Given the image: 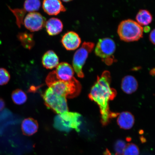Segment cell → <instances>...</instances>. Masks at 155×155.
I'll list each match as a JSON object with an SVG mask.
<instances>
[{"mask_svg": "<svg viewBox=\"0 0 155 155\" xmlns=\"http://www.w3.org/2000/svg\"><path fill=\"white\" fill-rule=\"evenodd\" d=\"M111 77L109 71L103 72L101 77L98 76L97 80L91 89L89 98L95 102L99 107L101 114V122L103 125L109 124L110 120L119 115V114L110 111V101L115 97L117 92L110 87Z\"/></svg>", "mask_w": 155, "mask_h": 155, "instance_id": "cell-1", "label": "cell"}, {"mask_svg": "<svg viewBox=\"0 0 155 155\" xmlns=\"http://www.w3.org/2000/svg\"><path fill=\"white\" fill-rule=\"evenodd\" d=\"M81 115L77 112H67L58 114L54 119V127L58 130L69 132L74 129L79 132L81 124Z\"/></svg>", "mask_w": 155, "mask_h": 155, "instance_id": "cell-2", "label": "cell"}, {"mask_svg": "<svg viewBox=\"0 0 155 155\" xmlns=\"http://www.w3.org/2000/svg\"><path fill=\"white\" fill-rule=\"evenodd\" d=\"M143 32V27L131 19L122 21L118 27L117 33L120 38L126 42L139 40L142 37Z\"/></svg>", "mask_w": 155, "mask_h": 155, "instance_id": "cell-3", "label": "cell"}, {"mask_svg": "<svg viewBox=\"0 0 155 155\" xmlns=\"http://www.w3.org/2000/svg\"><path fill=\"white\" fill-rule=\"evenodd\" d=\"M48 85L56 95L66 98L77 96L81 89L80 83L75 78L68 82L57 81Z\"/></svg>", "mask_w": 155, "mask_h": 155, "instance_id": "cell-4", "label": "cell"}, {"mask_svg": "<svg viewBox=\"0 0 155 155\" xmlns=\"http://www.w3.org/2000/svg\"><path fill=\"white\" fill-rule=\"evenodd\" d=\"M94 46V44L93 42H85L74 55L73 68L77 76L79 78H83L84 77L82 68L86 62L89 54L92 51Z\"/></svg>", "mask_w": 155, "mask_h": 155, "instance_id": "cell-5", "label": "cell"}, {"mask_svg": "<svg viewBox=\"0 0 155 155\" xmlns=\"http://www.w3.org/2000/svg\"><path fill=\"white\" fill-rule=\"evenodd\" d=\"M43 98L46 106L58 114L68 111L67 98L57 95L49 87L45 92Z\"/></svg>", "mask_w": 155, "mask_h": 155, "instance_id": "cell-6", "label": "cell"}, {"mask_svg": "<svg viewBox=\"0 0 155 155\" xmlns=\"http://www.w3.org/2000/svg\"><path fill=\"white\" fill-rule=\"evenodd\" d=\"M74 70L68 63L62 62L56 67L55 71H52L48 75L46 82L47 85L57 81L68 82L74 78Z\"/></svg>", "mask_w": 155, "mask_h": 155, "instance_id": "cell-7", "label": "cell"}, {"mask_svg": "<svg viewBox=\"0 0 155 155\" xmlns=\"http://www.w3.org/2000/svg\"><path fill=\"white\" fill-rule=\"evenodd\" d=\"M116 48L115 42L111 38H105L100 39L96 45L95 53L101 58L106 63H112V55Z\"/></svg>", "mask_w": 155, "mask_h": 155, "instance_id": "cell-8", "label": "cell"}, {"mask_svg": "<svg viewBox=\"0 0 155 155\" xmlns=\"http://www.w3.org/2000/svg\"><path fill=\"white\" fill-rule=\"evenodd\" d=\"M46 19L40 13L33 12L29 13L24 20L25 28L31 32L41 30L45 25Z\"/></svg>", "mask_w": 155, "mask_h": 155, "instance_id": "cell-9", "label": "cell"}, {"mask_svg": "<svg viewBox=\"0 0 155 155\" xmlns=\"http://www.w3.org/2000/svg\"><path fill=\"white\" fill-rule=\"evenodd\" d=\"M61 43L67 50L76 49L80 46L81 39L78 34L73 31L67 33L64 35L61 39Z\"/></svg>", "mask_w": 155, "mask_h": 155, "instance_id": "cell-10", "label": "cell"}, {"mask_svg": "<svg viewBox=\"0 0 155 155\" xmlns=\"http://www.w3.org/2000/svg\"><path fill=\"white\" fill-rule=\"evenodd\" d=\"M44 10L49 15H57L66 10L61 2L58 0H46L43 2Z\"/></svg>", "mask_w": 155, "mask_h": 155, "instance_id": "cell-11", "label": "cell"}, {"mask_svg": "<svg viewBox=\"0 0 155 155\" xmlns=\"http://www.w3.org/2000/svg\"><path fill=\"white\" fill-rule=\"evenodd\" d=\"M134 123V116L130 112H123L118 115L117 119L118 125L122 129H131L133 127Z\"/></svg>", "mask_w": 155, "mask_h": 155, "instance_id": "cell-12", "label": "cell"}, {"mask_svg": "<svg viewBox=\"0 0 155 155\" xmlns=\"http://www.w3.org/2000/svg\"><path fill=\"white\" fill-rule=\"evenodd\" d=\"M138 84L137 79L131 75H126L122 79L121 88L124 92L127 94L135 92L138 88Z\"/></svg>", "mask_w": 155, "mask_h": 155, "instance_id": "cell-13", "label": "cell"}, {"mask_svg": "<svg viewBox=\"0 0 155 155\" xmlns=\"http://www.w3.org/2000/svg\"><path fill=\"white\" fill-rule=\"evenodd\" d=\"M46 31L50 36H55L61 33L63 29L62 22L59 19L52 18L45 23Z\"/></svg>", "mask_w": 155, "mask_h": 155, "instance_id": "cell-14", "label": "cell"}, {"mask_svg": "<svg viewBox=\"0 0 155 155\" xmlns=\"http://www.w3.org/2000/svg\"><path fill=\"white\" fill-rule=\"evenodd\" d=\"M42 64L46 68L53 69L59 64V58L55 52L49 50L44 54L42 58Z\"/></svg>", "mask_w": 155, "mask_h": 155, "instance_id": "cell-15", "label": "cell"}, {"mask_svg": "<svg viewBox=\"0 0 155 155\" xmlns=\"http://www.w3.org/2000/svg\"><path fill=\"white\" fill-rule=\"evenodd\" d=\"M21 129L24 135L27 136L33 135L38 130V122L32 118H27L22 121Z\"/></svg>", "mask_w": 155, "mask_h": 155, "instance_id": "cell-16", "label": "cell"}, {"mask_svg": "<svg viewBox=\"0 0 155 155\" xmlns=\"http://www.w3.org/2000/svg\"><path fill=\"white\" fill-rule=\"evenodd\" d=\"M152 16L150 13L146 9L140 10L136 17L137 22L141 26L148 25L152 22Z\"/></svg>", "mask_w": 155, "mask_h": 155, "instance_id": "cell-17", "label": "cell"}, {"mask_svg": "<svg viewBox=\"0 0 155 155\" xmlns=\"http://www.w3.org/2000/svg\"><path fill=\"white\" fill-rule=\"evenodd\" d=\"M17 37L25 48L30 49L34 46V41L32 34L26 32H21L17 35Z\"/></svg>", "mask_w": 155, "mask_h": 155, "instance_id": "cell-18", "label": "cell"}, {"mask_svg": "<svg viewBox=\"0 0 155 155\" xmlns=\"http://www.w3.org/2000/svg\"><path fill=\"white\" fill-rule=\"evenodd\" d=\"M12 98L15 104L21 105L26 102L27 96L23 91L18 89L13 91L12 94Z\"/></svg>", "mask_w": 155, "mask_h": 155, "instance_id": "cell-19", "label": "cell"}, {"mask_svg": "<svg viewBox=\"0 0 155 155\" xmlns=\"http://www.w3.org/2000/svg\"><path fill=\"white\" fill-rule=\"evenodd\" d=\"M41 5V3L39 1L28 0L25 2L24 9L26 12H35L39 9Z\"/></svg>", "mask_w": 155, "mask_h": 155, "instance_id": "cell-20", "label": "cell"}, {"mask_svg": "<svg viewBox=\"0 0 155 155\" xmlns=\"http://www.w3.org/2000/svg\"><path fill=\"white\" fill-rule=\"evenodd\" d=\"M8 8L16 18V22L17 26L19 28H20L21 25L24 24L23 19H24L26 12L25 10L24 9L16 8L12 9L9 7Z\"/></svg>", "mask_w": 155, "mask_h": 155, "instance_id": "cell-21", "label": "cell"}, {"mask_svg": "<svg viewBox=\"0 0 155 155\" xmlns=\"http://www.w3.org/2000/svg\"><path fill=\"white\" fill-rule=\"evenodd\" d=\"M127 145V143L124 140L119 139L116 141L114 145L115 155H123Z\"/></svg>", "mask_w": 155, "mask_h": 155, "instance_id": "cell-22", "label": "cell"}, {"mask_svg": "<svg viewBox=\"0 0 155 155\" xmlns=\"http://www.w3.org/2000/svg\"><path fill=\"white\" fill-rule=\"evenodd\" d=\"M139 150L138 147L133 143L127 144L123 155H139Z\"/></svg>", "mask_w": 155, "mask_h": 155, "instance_id": "cell-23", "label": "cell"}, {"mask_svg": "<svg viewBox=\"0 0 155 155\" xmlns=\"http://www.w3.org/2000/svg\"><path fill=\"white\" fill-rule=\"evenodd\" d=\"M10 78L8 71L4 68H0V86L7 84Z\"/></svg>", "mask_w": 155, "mask_h": 155, "instance_id": "cell-24", "label": "cell"}, {"mask_svg": "<svg viewBox=\"0 0 155 155\" xmlns=\"http://www.w3.org/2000/svg\"><path fill=\"white\" fill-rule=\"evenodd\" d=\"M150 39L152 43L155 45V28L150 33Z\"/></svg>", "mask_w": 155, "mask_h": 155, "instance_id": "cell-25", "label": "cell"}, {"mask_svg": "<svg viewBox=\"0 0 155 155\" xmlns=\"http://www.w3.org/2000/svg\"><path fill=\"white\" fill-rule=\"evenodd\" d=\"M5 106V103L3 99L0 98V111L3 109Z\"/></svg>", "mask_w": 155, "mask_h": 155, "instance_id": "cell-26", "label": "cell"}, {"mask_svg": "<svg viewBox=\"0 0 155 155\" xmlns=\"http://www.w3.org/2000/svg\"><path fill=\"white\" fill-rule=\"evenodd\" d=\"M150 27L148 26H145L144 28H143V32H150Z\"/></svg>", "mask_w": 155, "mask_h": 155, "instance_id": "cell-27", "label": "cell"}, {"mask_svg": "<svg viewBox=\"0 0 155 155\" xmlns=\"http://www.w3.org/2000/svg\"><path fill=\"white\" fill-rule=\"evenodd\" d=\"M150 74L153 75H155V69H153L150 71Z\"/></svg>", "mask_w": 155, "mask_h": 155, "instance_id": "cell-28", "label": "cell"}, {"mask_svg": "<svg viewBox=\"0 0 155 155\" xmlns=\"http://www.w3.org/2000/svg\"><path fill=\"white\" fill-rule=\"evenodd\" d=\"M63 1L64 2H69V1Z\"/></svg>", "mask_w": 155, "mask_h": 155, "instance_id": "cell-29", "label": "cell"}]
</instances>
